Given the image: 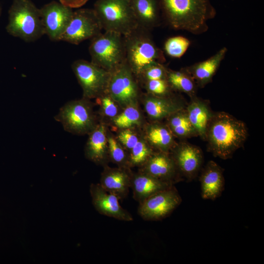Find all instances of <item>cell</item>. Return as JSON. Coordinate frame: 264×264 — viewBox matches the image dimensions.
<instances>
[{
  "label": "cell",
  "instance_id": "1",
  "mask_svg": "<svg viewBox=\"0 0 264 264\" xmlns=\"http://www.w3.org/2000/svg\"><path fill=\"white\" fill-rule=\"evenodd\" d=\"M159 3L162 16L171 27L195 35L206 32L207 22L216 15L210 0H159Z\"/></svg>",
  "mask_w": 264,
  "mask_h": 264
},
{
  "label": "cell",
  "instance_id": "2",
  "mask_svg": "<svg viewBox=\"0 0 264 264\" xmlns=\"http://www.w3.org/2000/svg\"><path fill=\"white\" fill-rule=\"evenodd\" d=\"M248 136L245 124L224 111L214 112L208 124L205 140L209 151L222 159L231 157Z\"/></svg>",
  "mask_w": 264,
  "mask_h": 264
},
{
  "label": "cell",
  "instance_id": "3",
  "mask_svg": "<svg viewBox=\"0 0 264 264\" xmlns=\"http://www.w3.org/2000/svg\"><path fill=\"white\" fill-rule=\"evenodd\" d=\"M150 32L137 26L124 36L125 61L137 79L149 66L166 61L164 52L156 45Z\"/></svg>",
  "mask_w": 264,
  "mask_h": 264
},
{
  "label": "cell",
  "instance_id": "4",
  "mask_svg": "<svg viewBox=\"0 0 264 264\" xmlns=\"http://www.w3.org/2000/svg\"><path fill=\"white\" fill-rule=\"evenodd\" d=\"M6 30L10 35L25 42L37 40L44 34L39 8L31 0H13Z\"/></svg>",
  "mask_w": 264,
  "mask_h": 264
},
{
  "label": "cell",
  "instance_id": "5",
  "mask_svg": "<svg viewBox=\"0 0 264 264\" xmlns=\"http://www.w3.org/2000/svg\"><path fill=\"white\" fill-rule=\"evenodd\" d=\"M93 9L105 31L125 36L138 26L130 0H97Z\"/></svg>",
  "mask_w": 264,
  "mask_h": 264
},
{
  "label": "cell",
  "instance_id": "6",
  "mask_svg": "<svg viewBox=\"0 0 264 264\" xmlns=\"http://www.w3.org/2000/svg\"><path fill=\"white\" fill-rule=\"evenodd\" d=\"M88 51L92 63L110 72L125 61L124 36L105 31L90 39Z\"/></svg>",
  "mask_w": 264,
  "mask_h": 264
},
{
  "label": "cell",
  "instance_id": "7",
  "mask_svg": "<svg viewBox=\"0 0 264 264\" xmlns=\"http://www.w3.org/2000/svg\"><path fill=\"white\" fill-rule=\"evenodd\" d=\"M54 118L66 131L79 135L88 134L98 123L92 103L84 97L66 103Z\"/></svg>",
  "mask_w": 264,
  "mask_h": 264
},
{
  "label": "cell",
  "instance_id": "8",
  "mask_svg": "<svg viewBox=\"0 0 264 264\" xmlns=\"http://www.w3.org/2000/svg\"><path fill=\"white\" fill-rule=\"evenodd\" d=\"M139 84L125 61L110 72L107 92L123 109L138 103L141 96Z\"/></svg>",
  "mask_w": 264,
  "mask_h": 264
},
{
  "label": "cell",
  "instance_id": "9",
  "mask_svg": "<svg viewBox=\"0 0 264 264\" xmlns=\"http://www.w3.org/2000/svg\"><path fill=\"white\" fill-rule=\"evenodd\" d=\"M71 68L83 90V97L96 98L107 92L110 72L83 59L75 61Z\"/></svg>",
  "mask_w": 264,
  "mask_h": 264
},
{
  "label": "cell",
  "instance_id": "10",
  "mask_svg": "<svg viewBox=\"0 0 264 264\" xmlns=\"http://www.w3.org/2000/svg\"><path fill=\"white\" fill-rule=\"evenodd\" d=\"M181 201L178 191L174 185H171L139 202L138 213L146 220H161L169 216Z\"/></svg>",
  "mask_w": 264,
  "mask_h": 264
},
{
  "label": "cell",
  "instance_id": "11",
  "mask_svg": "<svg viewBox=\"0 0 264 264\" xmlns=\"http://www.w3.org/2000/svg\"><path fill=\"white\" fill-rule=\"evenodd\" d=\"M102 29L93 9H78L73 11L71 20L60 41L77 45L86 40L91 39L101 33Z\"/></svg>",
  "mask_w": 264,
  "mask_h": 264
},
{
  "label": "cell",
  "instance_id": "12",
  "mask_svg": "<svg viewBox=\"0 0 264 264\" xmlns=\"http://www.w3.org/2000/svg\"><path fill=\"white\" fill-rule=\"evenodd\" d=\"M39 11L44 34L52 41H60L71 20L72 8L52 1Z\"/></svg>",
  "mask_w": 264,
  "mask_h": 264
},
{
  "label": "cell",
  "instance_id": "13",
  "mask_svg": "<svg viewBox=\"0 0 264 264\" xmlns=\"http://www.w3.org/2000/svg\"><path fill=\"white\" fill-rule=\"evenodd\" d=\"M169 153L184 180L191 181L197 177L203 162L200 148L182 141L176 143Z\"/></svg>",
  "mask_w": 264,
  "mask_h": 264
},
{
  "label": "cell",
  "instance_id": "14",
  "mask_svg": "<svg viewBox=\"0 0 264 264\" xmlns=\"http://www.w3.org/2000/svg\"><path fill=\"white\" fill-rule=\"evenodd\" d=\"M138 170L170 185L184 180L169 153L154 151Z\"/></svg>",
  "mask_w": 264,
  "mask_h": 264
},
{
  "label": "cell",
  "instance_id": "15",
  "mask_svg": "<svg viewBox=\"0 0 264 264\" xmlns=\"http://www.w3.org/2000/svg\"><path fill=\"white\" fill-rule=\"evenodd\" d=\"M145 111L152 121H161L174 113L186 108L187 103L175 93L157 96L145 93L141 95Z\"/></svg>",
  "mask_w": 264,
  "mask_h": 264
},
{
  "label": "cell",
  "instance_id": "16",
  "mask_svg": "<svg viewBox=\"0 0 264 264\" xmlns=\"http://www.w3.org/2000/svg\"><path fill=\"white\" fill-rule=\"evenodd\" d=\"M90 193L92 204L100 214L122 221L133 220L132 215L120 205L119 198L105 190L99 183L91 184Z\"/></svg>",
  "mask_w": 264,
  "mask_h": 264
},
{
  "label": "cell",
  "instance_id": "17",
  "mask_svg": "<svg viewBox=\"0 0 264 264\" xmlns=\"http://www.w3.org/2000/svg\"><path fill=\"white\" fill-rule=\"evenodd\" d=\"M132 174L130 168H111L106 165L104 166L99 184L119 200L122 199L129 193Z\"/></svg>",
  "mask_w": 264,
  "mask_h": 264
},
{
  "label": "cell",
  "instance_id": "18",
  "mask_svg": "<svg viewBox=\"0 0 264 264\" xmlns=\"http://www.w3.org/2000/svg\"><path fill=\"white\" fill-rule=\"evenodd\" d=\"M142 128V137L154 151L170 153L177 143L167 124L161 121L145 123Z\"/></svg>",
  "mask_w": 264,
  "mask_h": 264
},
{
  "label": "cell",
  "instance_id": "19",
  "mask_svg": "<svg viewBox=\"0 0 264 264\" xmlns=\"http://www.w3.org/2000/svg\"><path fill=\"white\" fill-rule=\"evenodd\" d=\"M103 122L98 123L89 133L85 148V155L89 160L103 166L110 161L107 140L108 129Z\"/></svg>",
  "mask_w": 264,
  "mask_h": 264
},
{
  "label": "cell",
  "instance_id": "20",
  "mask_svg": "<svg viewBox=\"0 0 264 264\" xmlns=\"http://www.w3.org/2000/svg\"><path fill=\"white\" fill-rule=\"evenodd\" d=\"M199 181L202 198L204 199H216L224 188L223 169L215 161H208L201 170Z\"/></svg>",
  "mask_w": 264,
  "mask_h": 264
},
{
  "label": "cell",
  "instance_id": "21",
  "mask_svg": "<svg viewBox=\"0 0 264 264\" xmlns=\"http://www.w3.org/2000/svg\"><path fill=\"white\" fill-rule=\"evenodd\" d=\"M227 52L223 47L208 59L183 67L195 80L198 88L211 82Z\"/></svg>",
  "mask_w": 264,
  "mask_h": 264
},
{
  "label": "cell",
  "instance_id": "22",
  "mask_svg": "<svg viewBox=\"0 0 264 264\" xmlns=\"http://www.w3.org/2000/svg\"><path fill=\"white\" fill-rule=\"evenodd\" d=\"M138 27L151 31L160 25L159 0H130Z\"/></svg>",
  "mask_w": 264,
  "mask_h": 264
},
{
  "label": "cell",
  "instance_id": "23",
  "mask_svg": "<svg viewBox=\"0 0 264 264\" xmlns=\"http://www.w3.org/2000/svg\"><path fill=\"white\" fill-rule=\"evenodd\" d=\"M190 98L185 108L188 118L198 135L205 140L207 128L214 112L207 100L197 95Z\"/></svg>",
  "mask_w": 264,
  "mask_h": 264
},
{
  "label": "cell",
  "instance_id": "24",
  "mask_svg": "<svg viewBox=\"0 0 264 264\" xmlns=\"http://www.w3.org/2000/svg\"><path fill=\"white\" fill-rule=\"evenodd\" d=\"M171 185L143 172L133 173L131 184L133 198L139 203L155 193Z\"/></svg>",
  "mask_w": 264,
  "mask_h": 264
},
{
  "label": "cell",
  "instance_id": "25",
  "mask_svg": "<svg viewBox=\"0 0 264 264\" xmlns=\"http://www.w3.org/2000/svg\"><path fill=\"white\" fill-rule=\"evenodd\" d=\"M166 80L174 91L184 93L190 98L197 95L198 87L194 79L183 67L179 70L167 68Z\"/></svg>",
  "mask_w": 264,
  "mask_h": 264
},
{
  "label": "cell",
  "instance_id": "26",
  "mask_svg": "<svg viewBox=\"0 0 264 264\" xmlns=\"http://www.w3.org/2000/svg\"><path fill=\"white\" fill-rule=\"evenodd\" d=\"M185 108L166 118V124L175 137L181 139L198 136L189 120Z\"/></svg>",
  "mask_w": 264,
  "mask_h": 264
},
{
  "label": "cell",
  "instance_id": "27",
  "mask_svg": "<svg viewBox=\"0 0 264 264\" xmlns=\"http://www.w3.org/2000/svg\"><path fill=\"white\" fill-rule=\"evenodd\" d=\"M111 121L114 126L119 130L141 128L144 124L143 117L138 104L124 108Z\"/></svg>",
  "mask_w": 264,
  "mask_h": 264
},
{
  "label": "cell",
  "instance_id": "28",
  "mask_svg": "<svg viewBox=\"0 0 264 264\" xmlns=\"http://www.w3.org/2000/svg\"><path fill=\"white\" fill-rule=\"evenodd\" d=\"M107 140L110 160L118 167L130 168L128 152L119 142L116 136L108 132Z\"/></svg>",
  "mask_w": 264,
  "mask_h": 264
},
{
  "label": "cell",
  "instance_id": "29",
  "mask_svg": "<svg viewBox=\"0 0 264 264\" xmlns=\"http://www.w3.org/2000/svg\"><path fill=\"white\" fill-rule=\"evenodd\" d=\"M154 152L141 135L139 141L128 153L129 167L130 168L134 167H140Z\"/></svg>",
  "mask_w": 264,
  "mask_h": 264
},
{
  "label": "cell",
  "instance_id": "30",
  "mask_svg": "<svg viewBox=\"0 0 264 264\" xmlns=\"http://www.w3.org/2000/svg\"><path fill=\"white\" fill-rule=\"evenodd\" d=\"M190 44V40L185 37H172L164 43L163 52L171 58H179L186 52Z\"/></svg>",
  "mask_w": 264,
  "mask_h": 264
},
{
  "label": "cell",
  "instance_id": "31",
  "mask_svg": "<svg viewBox=\"0 0 264 264\" xmlns=\"http://www.w3.org/2000/svg\"><path fill=\"white\" fill-rule=\"evenodd\" d=\"M96 103L100 106V113L111 120L116 117L122 109L107 93L96 98Z\"/></svg>",
  "mask_w": 264,
  "mask_h": 264
},
{
  "label": "cell",
  "instance_id": "32",
  "mask_svg": "<svg viewBox=\"0 0 264 264\" xmlns=\"http://www.w3.org/2000/svg\"><path fill=\"white\" fill-rule=\"evenodd\" d=\"M146 92L157 96H166L175 92L166 79L150 80L141 83Z\"/></svg>",
  "mask_w": 264,
  "mask_h": 264
},
{
  "label": "cell",
  "instance_id": "33",
  "mask_svg": "<svg viewBox=\"0 0 264 264\" xmlns=\"http://www.w3.org/2000/svg\"><path fill=\"white\" fill-rule=\"evenodd\" d=\"M167 69V67L164 64H154L145 68L138 77L137 79L139 84L150 80H166Z\"/></svg>",
  "mask_w": 264,
  "mask_h": 264
},
{
  "label": "cell",
  "instance_id": "34",
  "mask_svg": "<svg viewBox=\"0 0 264 264\" xmlns=\"http://www.w3.org/2000/svg\"><path fill=\"white\" fill-rule=\"evenodd\" d=\"M141 137L134 129H125L119 130L116 136L122 146L129 152L135 145Z\"/></svg>",
  "mask_w": 264,
  "mask_h": 264
},
{
  "label": "cell",
  "instance_id": "35",
  "mask_svg": "<svg viewBox=\"0 0 264 264\" xmlns=\"http://www.w3.org/2000/svg\"><path fill=\"white\" fill-rule=\"evenodd\" d=\"M88 0H59L62 4L71 8H78L85 4Z\"/></svg>",
  "mask_w": 264,
  "mask_h": 264
},
{
  "label": "cell",
  "instance_id": "36",
  "mask_svg": "<svg viewBox=\"0 0 264 264\" xmlns=\"http://www.w3.org/2000/svg\"><path fill=\"white\" fill-rule=\"evenodd\" d=\"M1 7L0 6V14H1Z\"/></svg>",
  "mask_w": 264,
  "mask_h": 264
}]
</instances>
